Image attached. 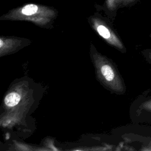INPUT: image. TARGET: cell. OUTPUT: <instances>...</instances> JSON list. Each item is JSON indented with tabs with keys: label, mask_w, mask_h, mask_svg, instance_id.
Segmentation results:
<instances>
[{
	"label": "cell",
	"mask_w": 151,
	"mask_h": 151,
	"mask_svg": "<svg viewBox=\"0 0 151 151\" xmlns=\"http://www.w3.org/2000/svg\"><path fill=\"white\" fill-rule=\"evenodd\" d=\"M20 96L16 93H11L6 95L4 101L5 104L9 107H13L16 106L20 101Z\"/></svg>",
	"instance_id": "cell-4"
},
{
	"label": "cell",
	"mask_w": 151,
	"mask_h": 151,
	"mask_svg": "<svg viewBox=\"0 0 151 151\" xmlns=\"http://www.w3.org/2000/svg\"><path fill=\"white\" fill-rule=\"evenodd\" d=\"M141 53L146 63L151 65V48H145L141 52Z\"/></svg>",
	"instance_id": "cell-6"
},
{
	"label": "cell",
	"mask_w": 151,
	"mask_h": 151,
	"mask_svg": "<svg viewBox=\"0 0 151 151\" xmlns=\"http://www.w3.org/2000/svg\"><path fill=\"white\" fill-rule=\"evenodd\" d=\"M147 90L135 101L133 114L136 123L151 124V93Z\"/></svg>",
	"instance_id": "cell-2"
},
{
	"label": "cell",
	"mask_w": 151,
	"mask_h": 151,
	"mask_svg": "<svg viewBox=\"0 0 151 151\" xmlns=\"http://www.w3.org/2000/svg\"><path fill=\"white\" fill-rule=\"evenodd\" d=\"M57 11L52 6L41 4H27L9 11L5 18L12 19H25L38 22L48 21L55 17Z\"/></svg>",
	"instance_id": "cell-1"
},
{
	"label": "cell",
	"mask_w": 151,
	"mask_h": 151,
	"mask_svg": "<svg viewBox=\"0 0 151 151\" xmlns=\"http://www.w3.org/2000/svg\"><path fill=\"white\" fill-rule=\"evenodd\" d=\"M139 1L140 0H105V4L109 8L116 9L132 6Z\"/></svg>",
	"instance_id": "cell-3"
},
{
	"label": "cell",
	"mask_w": 151,
	"mask_h": 151,
	"mask_svg": "<svg viewBox=\"0 0 151 151\" xmlns=\"http://www.w3.org/2000/svg\"><path fill=\"white\" fill-rule=\"evenodd\" d=\"M101 71L107 81H111L114 78V73L111 67L108 65H104L101 67Z\"/></svg>",
	"instance_id": "cell-5"
},
{
	"label": "cell",
	"mask_w": 151,
	"mask_h": 151,
	"mask_svg": "<svg viewBox=\"0 0 151 151\" xmlns=\"http://www.w3.org/2000/svg\"><path fill=\"white\" fill-rule=\"evenodd\" d=\"M149 37H150V38H151V32H150V34H149Z\"/></svg>",
	"instance_id": "cell-8"
},
{
	"label": "cell",
	"mask_w": 151,
	"mask_h": 151,
	"mask_svg": "<svg viewBox=\"0 0 151 151\" xmlns=\"http://www.w3.org/2000/svg\"><path fill=\"white\" fill-rule=\"evenodd\" d=\"M0 41H1V47H2V40H1Z\"/></svg>",
	"instance_id": "cell-7"
}]
</instances>
